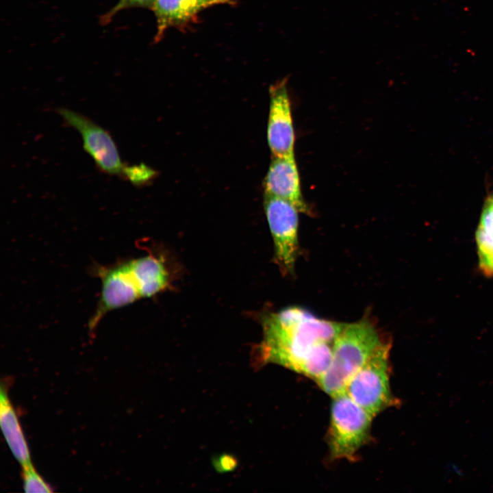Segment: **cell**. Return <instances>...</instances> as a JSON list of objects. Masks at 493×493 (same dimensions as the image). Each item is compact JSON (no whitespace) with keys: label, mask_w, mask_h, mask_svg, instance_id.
<instances>
[{"label":"cell","mask_w":493,"mask_h":493,"mask_svg":"<svg viewBox=\"0 0 493 493\" xmlns=\"http://www.w3.org/2000/svg\"><path fill=\"white\" fill-rule=\"evenodd\" d=\"M261 323L259 361L279 364L316 382L331 364L333 342L344 324L296 306L266 313Z\"/></svg>","instance_id":"obj_1"},{"label":"cell","mask_w":493,"mask_h":493,"mask_svg":"<svg viewBox=\"0 0 493 493\" xmlns=\"http://www.w3.org/2000/svg\"><path fill=\"white\" fill-rule=\"evenodd\" d=\"M386 341L368 316L344 323L333 342L331 364L316 383L331 397L344 392L351 377Z\"/></svg>","instance_id":"obj_2"},{"label":"cell","mask_w":493,"mask_h":493,"mask_svg":"<svg viewBox=\"0 0 493 493\" xmlns=\"http://www.w3.org/2000/svg\"><path fill=\"white\" fill-rule=\"evenodd\" d=\"M332 398L328 433L333 459L351 460L369 438L372 416L345 392Z\"/></svg>","instance_id":"obj_3"},{"label":"cell","mask_w":493,"mask_h":493,"mask_svg":"<svg viewBox=\"0 0 493 493\" xmlns=\"http://www.w3.org/2000/svg\"><path fill=\"white\" fill-rule=\"evenodd\" d=\"M390 347L388 340L384 342L351 377L344 390L374 417L396 402L390 386Z\"/></svg>","instance_id":"obj_4"},{"label":"cell","mask_w":493,"mask_h":493,"mask_svg":"<svg viewBox=\"0 0 493 493\" xmlns=\"http://www.w3.org/2000/svg\"><path fill=\"white\" fill-rule=\"evenodd\" d=\"M264 208L274 243V260L284 275H293L299 255V210L283 199L264 194Z\"/></svg>","instance_id":"obj_5"},{"label":"cell","mask_w":493,"mask_h":493,"mask_svg":"<svg viewBox=\"0 0 493 493\" xmlns=\"http://www.w3.org/2000/svg\"><path fill=\"white\" fill-rule=\"evenodd\" d=\"M92 273L102 282L98 305L89 320L88 329L93 331L108 312L127 305L141 298L127 260L113 265L93 267Z\"/></svg>","instance_id":"obj_6"},{"label":"cell","mask_w":493,"mask_h":493,"mask_svg":"<svg viewBox=\"0 0 493 493\" xmlns=\"http://www.w3.org/2000/svg\"><path fill=\"white\" fill-rule=\"evenodd\" d=\"M67 125L81 136L86 151L92 157L99 169L112 175H121L125 165L110 133L88 117L65 108L56 109Z\"/></svg>","instance_id":"obj_7"},{"label":"cell","mask_w":493,"mask_h":493,"mask_svg":"<svg viewBox=\"0 0 493 493\" xmlns=\"http://www.w3.org/2000/svg\"><path fill=\"white\" fill-rule=\"evenodd\" d=\"M269 96L267 139L272 155H294L295 134L287 79L273 84L269 88Z\"/></svg>","instance_id":"obj_8"},{"label":"cell","mask_w":493,"mask_h":493,"mask_svg":"<svg viewBox=\"0 0 493 493\" xmlns=\"http://www.w3.org/2000/svg\"><path fill=\"white\" fill-rule=\"evenodd\" d=\"M264 185L265 194L289 201L301 213H312L302 194L294 155L273 157Z\"/></svg>","instance_id":"obj_9"},{"label":"cell","mask_w":493,"mask_h":493,"mask_svg":"<svg viewBox=\"0 0 493 493\" xmlns=\"http://www.w3.org/2000/svg\"><path fill=\"white\" fill-rule=\"evenodd\" d=\"M234 3L232 0H155L151 9L157 23L155 40L160 41L167 29L190 23L204 9Z\"/></svg>","instance_id":"obj_10"},{"label":"cell","mask_w":493,"mask_h":493,"mask_svg":"<svg viewBox=\"0 0 493 493\" xmlns=\"http://www.w3.org/2000/svg\"><path fill=\"white\" fill-rule=\"evenodd\" d=\"M0 425L7 444L15 459L24 466L31 463L30 453L16 411L3 385L0 392Z\"/></svg>","instance_id":"obj_11"},{"label":"cell","mask_w":493,"mask_h":493,"mask_svg":"<svg viewBox=\"0 0 493 493\" xmlns=\"http://www.w3.org/2000/svg\"><path fill=\"white\" fill-rule=\"evenodd\" d=\"M137 279L141 297H150L166 288L168 274L163 262L154 255L128 260Z\"/></svg>","instance_id":"obj_12"},{"label":"cell","mask_w":493,"mask_h":493,"mask_svg":"<svg viewBox=\"0 0 493 493\" xmlns=\"http://www.w3.org/2000/svg\"><path fill=\"white\" fill-rule=\"evenodd\" d=\"M476 241L480 269L488 276L493 275V196L484 205Z\"/></svg>","instance_id":"obj_13"},{"label":"cell","mask_w":493,"mask_h":493,"mask_svg":"<svg viewBox=\"0 0 493 493\" xmlns=\"http://www.w3.org/2000/svg\"><path fill=\"white\" fill-rule=\"evenodd\" d=\"M25 492H52L51 486L37 473L31 464L22 466Z\"/></svg>","instance_id":"obj_14"},{"label":"cell","mask_w":493,"mask_h":493,"mask_svg":"<svg viewBox=\"0 0 493 493\" xmlns=\"http://www.w3.org/2000/svg\"><path fill=\"white\" fill-rule=\"evenodd\" d=\"M155 0H118L103 16L101 22L103 24L109 23L114 16L123 10L131 8H146L152 9Z\"/></svg>","instance_id":"obj_15"},{"label":"cell","mask_w":493,"mask_h":493,"mask_svg":"<svg viewBox=\"0 0 493 493\" xmlns=\"http://www.w3.org/2000/svg\"><path fill=\"white\" fill-rule=\"evenodd\" d=\"M153 175V171L143 164L130 166H124L122 175L125 179L136 186H140L147 181Z\"/></svg>","instance_id":"obj_16"},{"label":"cell","mask_w":493,"mask_h":493,"mask_svg":"<svg viewBox=\"0 0 493 493\" xmlns=\"http://www.w3.org/2000/svg\"><path fill=\"white\" fill-rule=\"evenodd\" d=\"M216 462V466L218 467L219 470H229L236 466L235 459L228 455L220 457Z\"/></svg>","instance_id":"obj_17"}]
</instances>
